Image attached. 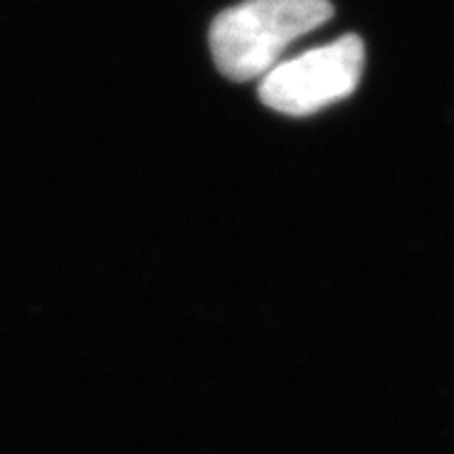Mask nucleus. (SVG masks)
<instances>
[{
    "label": "nucleus",
    "mask_w": 454,
    "mask_h": 454,
    "mask_svg": "<svg viewBox=\"0 0 454 454\" xmlns=\"http://www.w3.org/2000/svg\"><path fill=\"white\" fill-rule=\"evenodd\" d=\"M361 71L364 43L358 35H346L270 68L260 83V98L280 114L306 116L351 97Z\"/></svg>",
    "instance_id": "f03ea898"
},
{
    "label": "nucleus",
    "mask_w": 454,
    "mask_h": 454,
    "mask_svg": "<svg viewBox=\"0 0 454 454\" xmlns=\"http://www.w3.org/2000/svg\"><path fill=\"white\" fill-rule=\"evenodd\" d=\"M331 16L328 0H247L227 8L210 28L215 64L235 82L265 76L295 38Z\"/></svg>",
    "instance_id": "f257e3e1"
}]
</instances>
